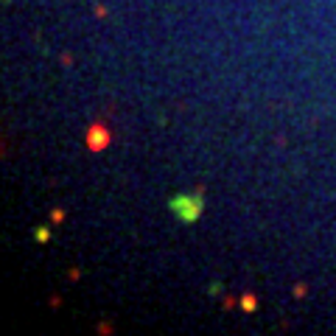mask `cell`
Returning <instances> with one entry per match:
<instances>
[{
  "instance_id": "obj_1",
  "label": "cell",
  "mask_w": 336,
  "mask_h": 336,
  "mask_svg": "<svg viewBox=\"0 0 336 336\" xmlns=\"http://www.w3.org/2000/svg\"><path fill=\"white\" fill-rule=\"evenodd\" d=\"M168 208H171V213H174L179 221L193 224V221L202 216V210H205V199H202V193H179V196L168 199Z\"/></svg>"
},
{
  "instance_id": "obj_2",
  "label": "cell",
  "mask_w": 336,
  "mask_h": 336,
  "mask_svg": "<svg viewBox=\"0 0 336 336\" xmlns=\"http://www.w3.org/2000/svg\"><path fill=\"white\" fill-rule=\"evenodd\" d=\"M112 143V132H109L107 123H101V120H96V123H90L87 135H84V146L90 148V151H104V148Z\"/></svg>"
},
{
  "instance_id": "obj_3",
  "label": "cell",
  "mask_w": 336,
  "mask_h": 336,
  "mask_svg": "<svg viewBox=\"0 0 336 336\" xmlns=\"http://www.w3.org/2000/svg\"><path fill=\"white\" fill-rule=\"evenodd\" d=\"M238 308H241V311H247V314H255V311H258V297L255 294H244L241 300H238Z\"/></svg>"
},
{
  "instance_id": "obj_4",
  "label": "cell",
  "mask_w": 336,
  "mask_h": 336,
  "mask_svg": "<svg viewBox=\"0 0 336 336\" xmlns=\"http://www.w3.org/2000/svg\"><path fill=\"white\" fill-rule=\"evenodd\" d=\"M34 238H37L40 244H48V241H50V230H48V227H37V233H34Z\"/></svg>"
},
{
  "instance_id": "obj_5",
  "label": "cell",
  "mask_w": 336,
  "mask_h": 336,
  "mask_svg": "<svg viewBox=\"0 0 336 336\" xmlns=\"http://www.w3.org/2000/svg\"><path fill=\"white\" fill-rule=\"evenodd\" d=\"M50 221H53V224H62V221H65V210L53 208V210H50Z\"/></svg>"
},
{
  "instance_id": "obj_6",
  "label": "cell",
  "mask_w": 336,
  "mask_h": 336,
  "mask_svg": "<svg viewBox=\"0 0 336 336\" xmlns=\"http://www.w3.org/2000/svg\"><path fill=\"white\" fill-rule=\"evenodd\" d=\"M306 291H308L306 283H297V286H294V297H306Z\"/></svg>"
},
{
  "instance_id": "obj_7",
  "label": "cell",
  "mask_w": 336,
  "mask_h": 336,
  "mask_svg": "<svg viewBox=\"0 0 336 336\" xmlns=\"http://www.w3.org/2000/svg\"><path fill=\"white\" fill-rule=\"evenodd\" d=\"M236 306H238V303L233 300V297H224V308H227V311H230V308H236Z\"/></svg>"
},
{
  "instance_id": "obj_8",
  "label": "cell",
  "mask_w": 336,
  "mask_h": 336,
  "mask_svg": "<svg viewBox=\"0 0 336 336\" xmlns=\"http://www.w3.org/2000/svg\"><path fill=\"white\" fill-rule=\"evenodd\" d=\"M81 277V269H70V280H79Z\"/></svg>"
}]
</instances>
